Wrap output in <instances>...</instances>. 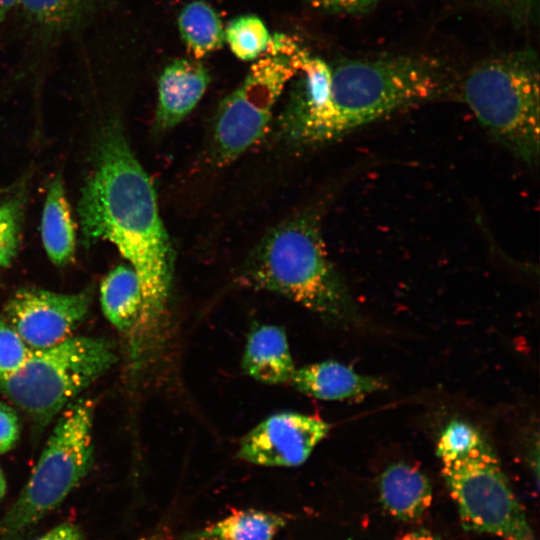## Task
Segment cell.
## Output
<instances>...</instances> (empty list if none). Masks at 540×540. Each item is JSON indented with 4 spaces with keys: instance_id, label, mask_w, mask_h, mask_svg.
Returning <instances> with one entry per match:
<instances>
[{
    "instance_id": "cell-24",
    "label": "cell",
    "mask_w": 540,
    "mask_h": 540,
    "mask_svg": "<svg viewBox=\"0 0 540 540\" xmlns=\"http://www.w3.org/2000/svg\"><path fill=\"white\" fill-rule=\"evenodd\" d=\"M485 6L506 16L516 25H525L533 21L538 7V0H481Z\"/></svg>"
},
{
    "instance_id": "cell-23",
    "label": "cell",
    "mask_w": 540,
    "mask_h": 540,
    "mask_svg": "<svg viewBox=\"0 0 540 540\" xmlns=\"http://www.w3.org/2000/svg\"><path fill=\"white\" fill-rule=\"evenodd\" d=\"M31 351L17 331L7 321L0 320V379L21 368Z\"/></svg>"
},
{
    "instance_id": "cell-26",
    "label": "cell",
    "mask_w": 540,
    "mask_h": 540,
    "mask_svg": "<svg viewBox=\"0 0 540 540\" xmlns=\"http://www.w3.org/2000/svg\"><path fill=\"white\" fill-rule=\"evenodd\" d=\"M20 424L16 412L0 402V454L11 450L18 441Z\"/></svg>"
},
{
    "instance_id": "cell-25",
    "label": "cell",
    "mask_w": 540,
    "mask_h": 540,
    "mask_svg": "<svg viewBox=\"0 0 540 540\" xmlns=\"http://www.w3.org/2000/svg\"><path fill=\"white\" fill-rule=\"evenodd\" d=\"M318 10L330 14L358 15L365 14L385 0H306Z\"/></svg>"
},
{
    "instance_id": "cell-11",
    "label": "cell",
    "mask_w": 540,
    "mask_h": 540,
    "mask_svg": "<svg viewBox=\"0 0 540 540\" xmlns=\"http://www.w3.org/2000/svg\"><path fill=\"white\" fill-rule=\"evenodd\" d=\"M211 81L209 70L195 59L177 58L158 78L155 124L166 131L182 122L198 105Z\"/></svg>"
},
{
    "instance_id": "cell-30",
    "label": "cell",
    "mask_w": 540,
    "mask_h": 540,
    "mask_svg": "<svg viewBox=\"0 0 540 540\" xmlns=\"http://www.w3.org/2000/svg\"><path fill=\"white\" fill-rule=\"evenodd\" d=\"M168 531L164 526L155 529L153 532L147 536L141 538L140 540H168Z\"/></svg>"
},
{
    "instance_id": "cell-13",
    "label": "cell",
    "mask_w": 540,
    "mask_h": 540,
    "mask_svg": "<svg viewBox=\"0 0 540 540\" xmlns=\"http://www.w3.org/2000/svg\"><path fill=\"white\" fill-rule=\"evenodd\" d=\"M379 496L383 508L395 519L412 523L418 521L432 503V485L418 467L396 462L381 473Z\"/></svg>"
},
{
    "instance_id": "cell-28",
    "label": "cell",
    "mask_w": 540,
    "mask_h": 540,
    "mask_svg": "<svg viewBox=\"0 0 540 540\" xmlns=\"http://www.w3.org/2000/svg\"><path fill=\"white\" fill-rule=\"evenodd\" d=\"M400 540H442L440 536L433 533L432 531L420 528L412 530L404 534Z\"/></svg>"
},
{
    "instance_id": "cell-31",
    "label": "cell",
    "mask_w": 540,
    "mask_h": 540,
    "mask_svg": "<svg viewBox=\"0 0 540 540\" xmlns=\"http://www.w3.org/2000/svg\"><path fill=\"white\" fill-rule=\"evenodd\" d=\"M6 489H7L6 480L0 468V500L5 496Z\"/></svg>"
},
{
    "instance_id": "cell-17",
    "label": "cell",
    "mask_w": 540,
    "mask_h": 540,
    "mask_svg": "<svg viewBox=\"0 0 540 540\" xmlns=\"http://www.w3.org/2000/svg\"><path fill=\"white\" fill-rule=\"evenodd\" d=\"M101 307L108 321L120 331L136 326L142 305L141 285L130 266H117L100 286Z\"/></svg>"
},
{
    "instance_id": "cell-16",
    "label": "cell",
    "mask_w": 540,
    "mask_h": 540,
    "mask_svg": "<svg viewBox=\"0 0 540 540\" xmlns=\"http://www.w3.org/2000/svg\"><path fill=\"white\" fill-rule=\"evenodd\" d=\"M42 241L50 260L58 266L69 263L75 254V225L61 176L51 182L42 222Z\"/></svg>"
},
{
    "instance_id": "cell-6",
    "label": "cell",
    "mask_w": 540,
    "mask_h": 540,
    "mask_svg": "<svg viewBox=\"0 0 540 540\" xmlns=\"http://www.w3.org/2000/svg\"><path fill=\"white\" fill-rule=\"evenodd\" d=\"M308 52L290 35L271 36L243 82L219 105L212 139V157L218 165L234 161L265 135L277 101Z\"/></svg>"
},
{
    "instance_id": "cell-22",
    "label": "cell",
    "mask_w": 540,
    "mask_h": 540,
    "mask_svg": "<svg viewBox=\"0 0 540 540\" xmlns=\"http://www.w3.org/2000/svg\"><path fill=\"white\" fill-rule=\"evenodd\" d=\"M21 206L18 200L0 204V267L11 263L20 243Z\"/></svg>"
},
{
    "instance_id": "cell-27",
    "label": "cell",
    "mask_w": 540,
    "mask_h": 540,
    "mask_svg": "<svg viewBox=\"0 0 540 540\" xmlns=\"http://www.w3.org/2000/svg\"><path fill=\"white\" fill-rule=\"evenodd\" d=\"M34 540H87L81 528L73 522H62Z\"/></svg>"
},
{
    "instance_id": "cell-2",
    "label": "cell",
    "mask_w": 540,
    "mask_h": 540,
    "mask_svg": "<svg viewBox=\"0 0 540 540\" xmlns=\"http://www.w3.org/2000/svg\"><path fill=\"white\" fill-rule=\"evenodd\" d=\"M457 85L450 68L429 56L342 59L331 64L324 110L292 140L328 144L403 109L456 96Z\"/></svg>"
},
{
    "instance_id": "cell-4",
    "label": "cell",
    "mask_w": 540,
    "mask_h": 540,
    "mask_svg": "<svg viewBox=\"0 0 540 540\" xmlns=\"http://www.w3.org/2000/svg\"><path fill=\"white\" fill-rule=\"evenodd\" d=\"M539 80L538 57L526 48L474 65L456 92L486 134L529 167L539 161Z\"/></svg>"
},
{
    "instance_id": "cell-18",
    "label": "cell",
    "mask_w": 540,
    "mask_h": 540,
    "mask_svg": "<svg viewBox=\"0 0 540 540\" xmlns=\"http://www.w3.org/2000/svg\"><path fill=\"white\" fill-rule=\"evenodd\" d=\"M177 25L187 51L195 60L224 46L225 34L221 18L205 0L187 3L178 15Z\"/></svg>"
},
{
    "instance_id": "cell-21",
    "label": "cell",
    "mask_w": 540,
    "mask_h": 540,
    "mask_svg": "<svg viewBox=\"0 0 540 540\" xmlns=\"http://www.w3.org/2000/svg\"><path fill=\"white\" fill-rule=\"evenodd\" d=\"M484 435L473 425L462 420H452L440 434L436 454L442 462L457 459L473 449Z\"/></svg>"
},
{
    "instance_id": "cell-5",
    "label": "cell",
    "mask_w": 540,
    "mask_h": 540,
    "mask_svg": "<svg viewBox=\"0 0 540 540\" xmlns=\"http://www.w3.org/2000/svg\"><path fill=\"white\" fill-rule=\"evenodd\" d=\"M93 412L90 399L62 412L28 481L0 519V540H21L87 475L93 462Z\"/></svg>"
},
{
    "instance_id": "cell-15",
    "label": "cell",
    "mask_w": 540,
    "mask_h": 540,
    "mask_svg": "<svg viewBox=\"0 0 540 540\" xmlns=\"http://www.w3.org/2000/svg\"><path fill=\"white\" fill-rule=\"evenodd\" d=\"M284 515L242 509L201 529L187 532L182 540H273L286 525Z\"/></svg>"
},
{
    "instance_id": "cell-7",
    "label": "cell",
    "mask_w": 540,
    "mask_h": 540,
    "mask_svg": "<svg viewBox=\"0 0 540 540\" xmlns=\"http://www.w3.org/2000/svg\"><path fill=\"white\" fill-rule=\"evenodd\" d=\"M116 361L114 346L98 337H69L32 350L0 389L37 424H47Z\"/></svg>"
},
{
    "instance_id": "cell-10",
    "label": "cell",
    "mask_w": 540,
    "mask_h": 540,
    "mask_svg": "<svg viewBox=\"0 0 540 540\" xmlns=\"http://www.w3.org/2000/svg\"><path fill=\"white\" fill-rule=\"evenodd\" d=\"M330 428L328 422L315 416L297 412L276 413L244 435L237 457L260 466H299L329 434Z\"/></svg>"
},
{
    "instance_id": "cell-3",
    "label": "cell",
    "mask_w": 540,
    "mask_h": 540,
    "mask_svg": "<svg viewBox=\"0 0 540 540\" xmlns=\"http://www.w3.org/2000/svg\"><path fill=\"white\" fill-rule=\"evenodd\" d=\"M246 286L282 295L324 320L357 326L360 312L326 249L320 215L309 210L270 230L240 277Z\"/></svg>"
},
{
    "instance_id": "cell-14",
    "label": "cell",
    "mask_w": 540,
    "mask_h": 540,
    "mask_svg": "<svg viewBox=\"0 0 540 540\" xmlns=\"http://www.w3.org/2000/svg\"><path fill=\"white\" fill-rule=\"evenodd\" d=\"M242 367L250 377L261 383H289L296 368L285 331L273 325L254 329L246 342Z\"/></svg>"
},
{
    "instance_id": "cell-29",
    "label": "cell",
    "mask_w": 540,
    "mask_h": 540,
    "mask_svg": "<svg viewBox=\"0 0 540 540\" xmlns=\"http://www.w3.org/2000/svg\"><path fill=\"white\" fill-rule=\"evenodd\" d=\"M18 4H20V0H0V25Z\"/></svg>"
},
{
    "instance_id": "cell-19",
    "label": "cell",
    "mask_w": 540,
    "mask_h": 540,
    "mask_svg": "<svg viewBox=\"0 0 540 540\" xmlns=\"http://www.w3.org/2000/svg\"><path fill=\"white\" fill-rule=\"evenodd\" d=\"M97 0H20L27 15L52 32L68 29L79 23Z\"/></svg>"
},
{
    "instance_id": "cell-9",
    "label": "cell",
    "mask_w": 540,
    "mask_h": 540,
    "mask_svg": "<svg viewBox=\"0 0 540 540\" xmlns=\"http://www.w3.org/2000/svg\"><path fill=\"white\" fill-rule=\"evenodd\" d=\"M91 296L90 290L20 289L7 303L5 317L31 350L45 349L70 337L88 313Z\"/></svg>"
},
{
    "instance_id": "cell-1",
    "label": "cell",
    "mask_w": 540,
    "mask_h": 540,
    "mask_svg": "<svg viewBox=\"0 0 540 540\" xmlns=\"http://www.w3.org/2000/svg\"><path fill=\"white\" fill-rule=\"evenodd\" d=\"M78 213L85 240L113 243L136 272L142 294L136 325L152 328L169 299L173 249L153 184L117 123L100 139L96 166L82 190Z\"/></svg>"
},
{
    "instance_id": "cell-8",
    "label": "cell",
    "mask_w": 540,
    "mask_h": 540,
    "mask_svg": "<svg viewBox=\"0 0 540 540\" xmlns=\"http://www.w3.org/2000/svg\"><path fill=\"white\" fill-rule=\"evenodd\" d=\"M441 464L444 482L465 530L501 540H537L485 437L465 455Z\"/></svg>"
},
{
    "instance_id": "cell-20",
    "label": "cell",
    "mask_w": 540,
    "mask_h": 540,
    "mask_svg": "<svg viewBox=\"0 0 540 540\" xmlns=\"http://www.w3.org/2000/svg\"><path fill=\"white\" fill-rule=\"evenodd\" d=\"M225 42L242 61H255L267 49L271 34L257 15L245 14L233 18L224 28Z\"/></svg>"
},
{
    "instance_id": "cell-12",
    "label": "cell",
    "mask_w": 540,
    "mask_h": 540,
    "mask_svg": "<svg viewBox=\"0 0 540 540\" xmlns=\"http://www.w3.org/2000/svg\"><path fill=\"white\" fill-rule=\"evenodd\" d=\"M289 383L303 394L330 401L360 398L386 387L382 378L360 374L334 360L295 369Z\"/></svg>"
}]
</instances>
